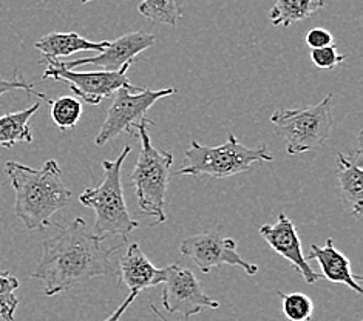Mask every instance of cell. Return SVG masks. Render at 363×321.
Wrapping results in <instances>:
<instances>
[{
    "instance_id": "603a6c76",
    "label": "cell",
    "mask_w": 363,
    "mask_h": 321,
    "mask_svg": "<svg viewBox=\"0 0 363 321\" xmlns=\"http://www.w3.org/2000/svg\"><path fill=\"white\" fill-rule=\"evenodd\" d=\"M345 59H347V56L339 55L335 45L311 50V60H313V64L317 68H322V70H333V68L342 64Z\"/></svg>"
},
{
    "instance_id": "5b68a950",
    "label": "cell",
    "mask_w": 363,
    "mask_h": 321,
    "mask_svg": "<svg viewBox=\"0 0 363 321\" xmlns=\"http://www.w3.org/2000/svg\"><path fill=\"white\" fill-rule=\"evenodd\" d=\"M274 156L267 153L266 145L250 149L241 144L232 133L228 135L224 144L217 147L203 145L198 141L190 142L186 150L184 167L178 175L229 178L238 173L249 171L255 162H272Z\"/></svg>"
},
{
    "instance_id": "9a60e30c",
    "label": "cell",
    "mask_w": 363,
    "mask_h": 321,
    "mask_svg": "<svg viewBox=\"0 0 363 321\" xmlns=\"http://www.w3.org/2000/svg\"><path fill=\"white\" fill-rule=\"evenodd\" d=\"M362 147L350 154H337V179L340 184V193L348 212L362 218L363 210V170L360 167Z\"/></svg>"
},
{
    "instance_id": "2e32d148",
    "label": "cell",
    "mask_w": 363,
    "mask_h": 321,
    "mask_svg": "<svg viewBox=\"0 0 363 321\" xmlns=\"http://www.w3.org/2000/svg\"><path fill=\"white\" fill-rule=\"evenodd\" d=\"M108 40L91 42L76 33H50L47 36H42L34 43V47L44 55L42 59H59L79 51H102L108 47Z\"/></svg>"
},
{
    "instance_id": "4316f807",
    "label": "cell",
    "mask_w": 363,
    "mask_h": 321,
    "mask_svg": "<svg viewBox=\"0 0 363 321\" xmlns=\"http://www.w3.org/2000/svg\"><path fill=\"white\" fill-rule=\"evenodd\" d=\"M89 2H91V0H81V4H89Z\"/></svg>"
},
{
    "instance_id": "cb8c5ba5",
    "label": "cell",
    "mask_w": 363,
    "mask_h": 321,
    "mask_svg": "<svg viewBox=\"0 0 363 321\" xmlns=\"http://www.w3.org/2000/svg\"><path fill=\"white\" fill-rule=\"evenodd\" d=\"M14 90H25L27 93L33 94V96H36V98L45 101V102H50V99H47L45 94H42L38 90H34V85L33 84L23 82L22 79H19V77H16V79H13V81L0 79V98H2L4 94L10 93V91H14Z\"/></svg>"
},
{
    "instance_id": "7c38bea8",
    "label": "cell",
    "mask_w": 363,
    "mask_h": 321,
    "mask_svg": "<svg viewBox=\"0 0 363 321\" xmlns=\"http://www.w3.org/2000/svg\"><path fill=\"white\" fill-rule=\"evenodd\" d=\"M262 238L271 246V249L283 257L294 266L298 274H301L308 284H314L322 280V275L317 274L311 267L308 259L303 257L301 241L294 224L286 215L280 213L275 224H264L260 227Z\"/></svg>"
},
{
    "instance_id": "277c9868",
    "label": "cell",
    "mask_w": 363,
    "mask_h": 321,
    "mask_svg": "<svg viewBox=\"0 0 363 321\" xmlns=\"http://www.w3.org/2000/svg\"><path fill=\"white\" fill-rule=\"evenodd\" d=\"M150 125L152 120L147 118L132 125V130H136L141 141L140 158L132 173V182L140 210L157 218L155 224H162L167 220L164 205L174 154L155 149L149 136Z\"/></svg>"
},
{
    "instance_id": "8992f818",
    "label": "cell",
    "mask_w": 363,
    "mask_h": 321,
    "mask_svg": "<svg viewBox=\"0 0 363 321\" xmlns=\"http://www.w3.org/2000/svg\"><path fill=\"white\" fill-rule=\"evenodd\" d=\"M333 94H328L317 106L279 110L271 123L286 142L288 154H301L320 150L333 128Z\"/></svg>"
},
{
    "instance_id": "8fae6325",
    "label": "cell",
    "mask_w": 363,
    "mask_h": 321,
    "mask_svg": "<svg viewBox=\"0 0 363 321\" xmlns=\"http://www.w3.org/2000/svg\"><path fill=\"white\" fill-rule=\"evenodd\" d=\"M155 45L153 34L144 31H133L123 34L115 42H110L107 48H104L98 56L82 57L73 60H60L59 62L67 70H76L84 65L98 67L104 72H116L124 65H132L138 55Z\"/></svg>"
},
{
    "instance_id": "e0dca14e",
    "label": "cell",
    "mask_w": 363,
    "mask_h": 321,
    "mask_svg": "<svg viewBox=\"0 0 363 321\" xmlns=\"http://www.w3.org/2000/svg\"><path fill=\"white\" fill-rule=\"evenodd\" d=\"M40 108V103H34L22 111L6 113L0 116V145L4 149H13L19 142H33V130L30 120L34 113Z\"/></svg>"
},
{
    "instance_id": "52a82bcc",
    "label": "cell",
    "mask_w": 363,
    "mask_h": 321,
    "mask_svg": "<svg viewBox=\"0 0 363 321\" xmlns=\"http://www.w3.org/2000/svg\"><path fill=\"white\" fill-rule=\"evenodd\" d=\"M177 89H162V90H150L147 86L140 89H119L113 94V102L107 110L106 119L101 125V130L96 135V145L102 147L113 141L123 132L133 135L132 125L140 123L145 118V113L149 111L160 99L174 96Z\"/></svg>"
},
{
    "instance_id": "30bf717a",
    "label": "cell",
    "mask_w": 363,
    "mask_h": 321,
    "mask_svg": "<svg viewBox=\"0 0 363 321\" xmlns=\"http://www.w3.org/2000/svg\"><path fill=\"white\" fill-rule=\"evenodd\" d=\"M162 306L170 314H183L189 320L203 309H218L220 303L204 293L200 281L190 269L178 264L167 266L164 280Z\"/></svg>"
},
{
    "instance_id": "ac0fdd59",
    "label": "cell",
    "mask_w": 363,
    "mask_h": 321,
    "mask_svg": "<svg viewBox=\"0 0 363 321\" xmlns=\"http://www.w3.org/2000/svg\"><path fill=\"white\" fill-rule=\"evenodd\" d=\"M323 6L325 0H277L269 11V21L274 27H289L308 19Z\"/></svg>"
},
{
    "instance_id": "3957f363",
    "label": "cell",
    "mask_w": 363,
    "mask_h": 321,
    "mask_svg": "<svg viewBox=\"0 0 363 321\" xmlns=\"http://www.w3.org/2000/svg\"><path fill=\"white\" fill-rule=\"evenodd\" d=\"M132 149L125 145L116 161H102L104 178L101 186L84 190L79 203L96 213L93 232L106 240L107 237H123L124 240L140 225L128 213L123 192V164Z\"/></svg>"
},
{
    "instance_id": "7a4b0ae2",
    "label": "cell",
    "mask_w": 363,
    "mask_h": 321,
    "mask_svg": "<svg viewBox=\"0 0 363 321\" xmlns=\"http://www.w3.org/2000/svg\"><path fill=\"white\" fill-rule=\"evenodd\" d=\"M5 173L16 192L14 213L28 230H45L51 216L70 203L72 190L64 184L62 170L55 159H48L39 170L8 161Z\"/></svg>"
},
{
    "instance_id": "7402d4cb",
    "label": "cell",
    "mask_w": 363,
    "mask_h": 321,
    "mask_svg": "<svg viewBox=\"0 0 363 321\" xmlns=\"http://www.w3.org/2000/svg\"><path fill=\"white\" fill-rule=\"evenodd\" d=\"M19 280L10 272L0 271V317L5 321H14V312L19 306L16 291L19 289Z\"/></svg>"
},
{
    "instance_id": "d6986e66",
    "label": "cell",
    "mask_w": 363,
    "mask_h": 321,
    "mask_svg": "<svg viewBox=\"0 0 363 321\" xmlns=\"http://www.w3.org/2000/svg\"><path fill=\"white\" fill-rule=\"evenodd\" d=\"M138 11L145 19L162 25H170V27H175L178 19L183 16L178 0H143L138 5Z\"/></svg>"
},
{
    "instance_id": "9c48e42d",
    "label": "cell",
    "mask_w": 363,
    "mask_h": 321,
    "mask_svg": "<svg viewBox=\"0 0 363 321\" xmlns=\"http://www.w3.org/2000/svg\"><path fill=\"white\" fill-rule=\"evenodd\" d=\"M181 254L190 258L203 274L221 266H238L247 275H255L258 267L247 263L237 252V241L223 237L220 232H204L186 238L179 246Z\"/></svg>"
},
{
    "instance_id": "484cf974",
    "label": "cell",
    "mask_w": 363,
    "mask_h": 321,
    "mask_svg": "<svg viewBox=\"0 0 363 321\" xmlns=\"http://www.w3.org/2000/svg\"><path fill=\"white\" fill-rule=\"evenodd\" d=\"M138 293H140V292H135V291H132L130 293H128V297L124 300L123 305H121V306L113 312V314H111L107 320H104V321H119L121 317H123L124 312L132 306V303H133L135 298L138 297Z\"/></svg>"
},
{
    "instance_id": "4fadbf2b",
    "label": "cell",
    "mask_w": 363,
    "mask_h": 321,
    "mask_svg": "<svg viewBox=\"0 0 363 321\" xmlns=\"http://www.w3.org/2000/svg\"><path fill=\"white\" fill-rule=\"evenodd\" d=\"M119 283L128 291L141 292L164 283L167 275V267H155L149 258L138 244H130L125 255L119 259Z\"/></svg>"
},
{
    "instance_id": "5bb4252c",
    "label": "cell",
    "mask_w": 363,
    "mask_h": 321,
    "mask_svg": "<svg viewBox=\"0 0 363 321\" xmlns=\"http://www.w3.org/2000/svg\"><path fill=\"white\" fill-rule=\"evenodd\" d=\"M306 259H314L318 263L320 269H322V278H326L334 284H345L351 291L363 293L360 286L362 276L352 274L351 261L334 246L333 238H328L323 247L317 244L311 246Z\"/></svg>"
},
{
    "instance_id": "44dd1931",
    "label": "cell",
    "mask_w": 363,
    "mask_h": 321,
    "mask_svg": "<svg viewBox=\"0 0 363 321\" xmlns=\"http://www.w3.org/2000/svg\"><path fill=\"white\" fill-rule=\"evenodd\" d=\"M281 297L283 314L289 321H309L314 314V303L308 295L301 292L283 293L279 291Z\"/></svg>"
},
{
    "instance_id": "ffe728a7",
    "label": "cell",
    "mask_w": 363,
    "mask_h": 321,
    "mask_svg": "<svg viewBox=\"0 0 363 321\" xmlns=\"http://www.w3.org/2000/svg\"><path fill=\"white\" fill-rule=\"evenodd\" d=\"M51 119L59 130L73 128L82 116V102L79 98L60 96L55 101H50Z\"/></svg>"
},
{
    "instance_id": "d4e9b609",
    "label": "cell",
    "mask_w": 363,
    "mask_h": 321,
    "mask_svg": "<svg viewBox=\"0 0 363 321\" xmlns=\"http://www.w3.org/2000/svg\"><path fill=\"white\" fill-rule=\"evenodd\" d=\"M306 43L311 50L325 48L334 45V38L333 34L325 28H313L306 34Z\"/></svg>"
},
{
    "instance_id": "6da1fadb",
    "label": "cell",
    "mask_w": 363,
    "mask_h": 321,
    "mask_svg": "<svg viewBox=\"0 0 363 321\" xmlns=\"http://www.w3.org/2000/svg\"><path fill=\"white\" fill-rule=\"evenodd\" d=\"M119 246L107 247L82 218H74L42 242L40 261L31 278L44 283L47 297H55L96 276L116 275L111 255Z\"/></svg>"
},
{
    "instance_id": "ba28073f",
    "label": "cell",
    "mask_w": 363,
    "mask_h": 321,
    "mask_svg": "<svg viewBox=\"0 0 363 321\" xmlns=\"http://www.w3.org/2000/svg\"><path fill=\"white\" fill-rule=\"evenodd\" d=\"M42 62L47 64L42 79H55L67 84L68 89L89 106H99L104 98L113 96L119 89H140L128 79V64L116 72H74L60 65L59 59H42Z\"/></svg>"
}]
</instances>
